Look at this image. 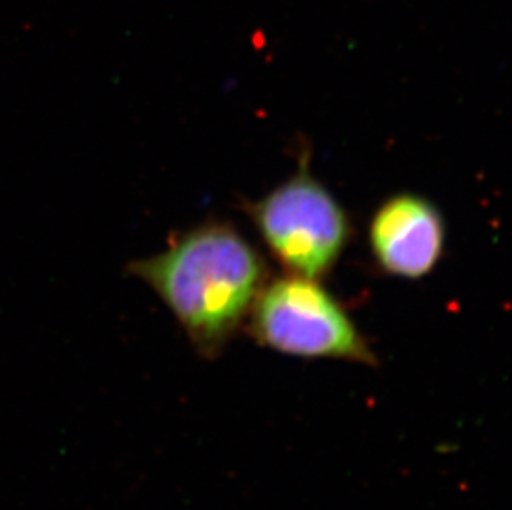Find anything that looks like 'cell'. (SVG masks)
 I'll use <instances>...</instances> for the list:
<instances>
[{
    "label": "cell",
    "mask_w": 512,
    "mask_h": 510,
    "mask_svg": "<svg viewBox=\"0 0 512 510\" xmlns=\"http://www.w3.org/2000/svg\"><path fill=\"white\" fill-rule=\"evenodd\" d=\"M170 310L199 357L216 360L269 280L261 252L224 221H204L126 265Z\"/></svg>",
    "instance_id": "1"
},
{
    "label": "cell",
    "mask_w": 512,
    "mask_h": 510,
    "mask_svg": "<svg viewBox=\"0 0 512 510\" xmlns=\"http://www.w3.org/2000/svg\"><path fill=\"white\" fill-rule=\"evenodd\" d=\"M246 327L259 347L285 357L378 365L357 323L322 280L294 274L267 280Z\"/></svg>",
    "instance_id": "2"
},
{
    "label": "cell",
    "mask_w": 512,
    "mask_h": 510,
    "mask_svg": "<svg viewBox=\"0 0 512 510\" xmlns=\"http://www.w3.org/2000/svg\"><path fill=\"white\" fill-rule=\"evenodd\" d=\"M290 178L244 204L264 246L285 274L322 280L335 269L352 222L339 199L309 168L307 156Z\"/></svg>",
    "instance_id": "3"
},
{
    "label": "cell",
    "mask_w": 512,
    "mask_h": 510,
    "mask_svg": "<svg viewBox=\"0 0 512 510\" xmlns=\"http://www.w3.org/2000/svg\"><path fill=\"white\" fill-rule=\"evenodd\" d=\"M446 224L440 207L418 193L393 194L373 212L368 249L383 274L403 280L430 275L445 254Z\"/></svg>",
    "instance_id": "4"
}]
</instances>
